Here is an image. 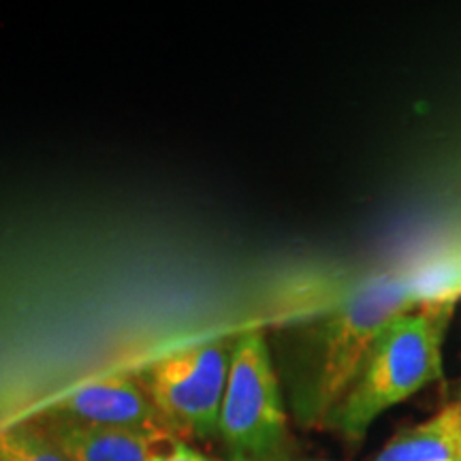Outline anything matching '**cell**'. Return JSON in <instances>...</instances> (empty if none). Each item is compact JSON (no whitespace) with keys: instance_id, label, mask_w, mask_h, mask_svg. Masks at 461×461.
I'll use <instances>...</instances> for the list:
<instances>
[{"instance_id":"obj_2","label":"cell","mask_w":461,"mask_h":461,"mask_svg":"<svg viewBox=\"0 0 461 461\" xmlns=\"http://www.w3.org/2000/svg\"><path fill=\"white\" fill-rule=\"evenodd\" d=\"M453 312L455 308L412 310L391 321L325 428L359 442L384 411L445 378L442 344Z\"/></svg>"},{"instance_id":"obj_10","label":"cell","mask_w":461,"mask_h":461,"mask_svg":"<svg viewBox=\"0 0 461 461\" xmlns=\"http://www.w3.org/2000/svg\"><path fill=\"white\" fill-rule=\"evenodd\" d=\"M152 461H218V459L201 453L199 448L190 447L186 440H171L154 453Z\"/></svg>"},{"instance_id":"obj_8","label":"cell","mask_w":461,"mask_h":461,"mask_svg":"<svg viewBox=\"0 0 461 461\" xmlns=\"http://www.w3.org/2000/svg\"><path fill=\"white\" fill-rule=\"evenodd\" d=\"M417 310L455 308L461 299V240L403 269Z\"/></svg>"},{"instance_id":"obj_3","label":"cell","mask_w":461,"mask_h":461,"mask_svg":"<svg viewBox=\"0 0 461 461\" xmlns=\"http://www.w3.org/2000/svg\"><path fill=\"white\" fill-rule=\"evenodd\" d=\"M218 438L227 461H291L278 367L257 330L235 338Z\"/></svg>"},{"instance_id":"obj_4","label":"cell","mask_w":461,"mask_h":461,"mask_svg":"<svg viewBox=\"0 0 461 461\" xmlns=\"http://www.w3.org/2000/svg\"><path fill=\"white\" fill-rule=\"evenodd\" d=\"M233 342L212 339L154 361L141 374L154 406L176 440L218 436Z\"/></svg>"},{"instance_id":"obj_12","label":"cell","mask_w":461,"mask_h":461,"mask_svg":"<svg viewBox=\"0 0 461 461\" xmlns=\"http://www.w3.org/2000/svg\"><path fill=\"white\" fill-rule=\"evenodd\" d=\"M457 406H459V408H461V400H459V402H457Z\"/></svg>"},{"instance_id":"obj_6","label":"cell","mask_w":461,"mask_h":461,"mask_svg":"<svg viewBox=\"0 0 461 461\" xmlns=\"http://www.w3.org/2000/svg\"><path fill=\"white\" fill-rule=\"evenodd\" d=\"M39 420L71 461H152L167 445L154 436L92 428L50 412Z\"/></svg>"},{"instance_id":"obj_9","label":"cell","mask_w":461,"mask_h":461,"mask_svg":"<svg viewBox=\"0 0 461 461\" xmlns=\"http://www.w3.org/2000/svg\"><path fill=\"white\" fill-rule=\"evenodd\" d=\"M0 455L7 461H71L39 419L20 420L0 431Z\"/></svg>"},{"instance_id":"obj_1","label":"cell","mask_w":461,"mask_h":461,"mask_svg":"<svg viewBox=\"0 0 461 461\" xmlns=\"http://www.w3.org/2000/svg\"><path fill=\"white\" fill-rule=\"evenodd\" d=\"M412 310L417 305L402 269L361 282L330 310L276 333L299 423L325 428L378 333Z\"/></svg>"},{"instance_id":"obj_5","label":"cell","mask_w":461,"mask_h":461,"mask_svg":"<svg viewBox=\"0 0 461 461\" xmlns=\"http://www.w3.org/2000/svg\"><path fill=\"white\" fill-rule=\"evenodd\" d=\"M48 412L92 428L146 434L163 442L176 440L154 406L141 376L132 374L92 380L67 393Z\"/></svg>"},{"instance_id":"obj_11","label":"cell","mask_w":461,"mask_h":461,"mask_svg":"<svg viewBox=\"0 0 461 461\" xmlns=\"http://www.w3.org/2000/svg\"><path fill=\"white\" fill-rule=\"evenodd\" d=\"M0 461H7V459H5V457H3V455H0Z\"/></svg>"},{"instance_id":"obj_7","label":"cell","mask_w":461,"mask_h":461,"mask_svg":"<svg viewBox=\"0 0 461 461\" xmlns=\"http://www.w3.org/2000/svg\"><path fill=\"white\" fill-rule=\"evenodd\" d=\"M376 461H461V408H445L425 423L397 434Z\"/></svg>"}]
</instances>
